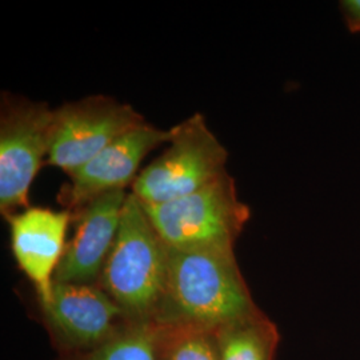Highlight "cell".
<instances>
[{
    "label": "cell",
    "instance_id": "1",
    "mask_svg": "<svg viewBox=\"0 0 360 360\" xmlns=\"http://www.w3.org/2000/svg\"><path fill=\"white\" fill-rule=\"evenodd\" d=\"M257 311L233 251L168 248L166 287L154 321L217 331Z\"/></svg>",
    "mask_w": 360,
    "mask_h": 360
},
{
    "label": "cell",
    "instance_id": "2",
    "mask_svg": "<svg viewBox=\"0 0 360 360\" xmlns=\"http://www.w3.org/2000/svg\"><path fill=\"white\" fill-rule=\"evenodd\" d=\"M167 262V245L158 235L142 202L129 193L99 283L129 321L154 319L165 294Z\"/></svg>",
    "mask_w": 360,
    "mask_h": 360
},
{
    "label": "cell",
    "instance_id": "3",
    "mask_svg": "<svg viewBox=\"0 0 360 360\" xmlns=\"http://www.w3.org/2000/svg\"><path fill=\"white\" fill-rule=\"evenodd\" d=\"M143 207L163 243L172 250L233 251L251 218L229 172L190 195Z\"/></svg>",
    "mask_w": 360,
    "mask_h": 360
},
{
    "label": "cell",
    "instance_id": "4",
    "mask_svg": "<svg viewBox=\"0 0 360 360\" xmlns=\"http://www.w3.org/2000/svg\"><path fill=\"white\" fill-rule=\"evenodd\" d=\"M171 129L167 150L142 169L132 184V193L143 205L190 195L227 172L229 151L200 112Z\"/></svg>",
    "mask_w": 360,
    "mask_h": 360
},
{
    "label": "cell",
    "instance_id": "5",
    "mask_svg": "<svg viewBox=\"0 0 360 360\" xmlns=\"http://www.w3.org/2000/svg\"><path fill=\"white\" fill-rule=\"evenodd\" d=\"M0 112V212L10 219L30 207L31 184L50 153L53 110L4 92Z\"/></svg>",
    "mask_w": 360,
    "mask_h": 360
},
{
    "label": "cell",
    "instance_id": "6",
    "mask_svg": "<svg viewBox=\"0 0 360 360\" xmlns=\"http://www.w3.org/2000/svg\"><path fill=\"white\" fill-rule=\"evenodd\" d=\"M144 122L131 104L105 95L65 103L53 110L47 163L70 175Z\"/></svg>",
    "mask_w": 360,
    "mask_h": 360
},
{
    "label": "cell",
    "instance_id": "7",
    "mask_svg": "<svg viewBox=\"0 0 360 360\" xmlns=\"http://www.w3.org/2000/svg\"><path fill=\"white\" fill-rule=\"evenodd\" d=\"M172 129H160L144 122L108 144L83 167L70 174V184L59 202L71 214L103 193L124 190L138 178L143 159L158 146L169 142Z\"/></svg>",
    "mask_w": 360,
    "mask_h": 360
},
{
    "label": "cell",
    "instance_id": "8",
    "mask_svg": "<svg viewBox=\"0 0 360 360\" xmlns=\"http://www.w3.org/2000/svg\"><path fill=\"white\" fill-rule=\"evenodd\" d=\"M40 307L53 334L75 354L103 345L129 321L96 284L53 282L49 302Z\"/></svg>",
    "mask_w": 360,
    "mask_h": 360
},
{
    "label": "cell",
    "instance_id": "9",
    "mask_svg": "<svg viewBox=\"0 0 360 360\" xmlns=\"http://www.w3.org/2000/svg\"><path fill=\"white\" fill-rule=\"evenodd\" d=\"M129 193H103L72 214L77 230L67 243L53 282L96 284L114 247Z\"/></svg>",
    "mask_w": 360,
    "mask_h": 360
},
{
    "label": "cell",
    "instance_id": "10",
    "mask_svg": "<svg viewBox=\"0 0 360 360\" xmlns=\"http://www.w3.org/2000/svg\"><path fill=\"white\" fill-rule=\"evenodd\" d=\"M7 220L13 257L35 285L40 306L46 304L51 296L55 272L65 255L72 214L67 210L28 207Z\"/></svg>",
    "mask_w": 360,
    "mask_h": 360
},
{
    "label": "cell",
    "instance_id": "11",
    "mask_svg": "<svg viewBox=\"0 0 360 360\" xmlns=\"http://www.w3.org/2000/svg\"><path fill=\"white\" fill-rule=\"evenodd\" d=\"M214 335L219 360H274L281 338L275 323L262 309Z\"/></svg>",
    "mask_w": 360,
    "mask_h": 360
},
{
    "label": "cell",
    "instance_id": "12",
    "mask_svg": "<svg viewBox=\"0 0 360 360\" xmlns=\"http://www.w3.org/2000/svg\"><path fill=\"white\" fill-rule=\"evenodd\" d=\"M151 321L158 360H219L214 331L191 323Z\"/></svg>",
    "mask_w": 360,
    "mask_h": 360
},
{
    "label": "cell",
    "instance_id": "13",
    "mask_svg": "<svg viewBox=\"0 0 360 360\" xmlns=\"http://www.w3.org/2000/svg\"><path fill=\"white\" fill-rule=\"evenodd\" d=\"M67 360H158L154 347V323L129 321L103 345L79 352Z\"/></svg>",
    "mask_w": 360,
    "mask_h": 360
},
{
    "label": "cell",
    "instance_id": "14",
    "mask_svg": "<svg viewBox=\"0 0 360 360\" xmlns=\"http://www.w3.org/2000/svg\"><path fill=\"white\" fill-rule=\"evenodd\" d=\"M339 11L351 34H360V0H340Z\"/></svg>",
    "mask_w": 360,
    "mask_h": 360
}]
</instances>
